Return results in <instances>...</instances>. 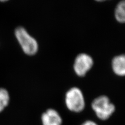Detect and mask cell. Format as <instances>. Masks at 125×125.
I'll use <instances>...</instances> for the list:
<instances>
[{
	"mask_svg": "<svg viewBox=\"0 0 125 125\" xmlns=\"http://www.w3.org/2000/svg\"><path fill=\"white\" fill-rule=\"evenodd\" d=\"M91 108L97 118L101 121L108 120L116 111L115 104L105 95H100L93 99Z\"/></svg>",
	"mask_w": 125,
	"mask_h": 125,
	"instance_id": "cell-1",
	"label": "cell"
},
{
	"mask_svg": "<svg viewBox=\"0 0 125 125\" xmlns=\"http://www.w3.org/2000/svg\"><path fill=\"white\" fill-rule=\"evenodd\" d=\"M80 125H99V124L95 122L94 120L88 119L84 121Z\"/></svg>",
	"mask_w": 125,
	"mask_h": 125,
	"instance_id": "cell-9",
	"label": "cell"
},
{
	"mask_svg": "<svg viewBox=\"0 0 125 125\" xmlns=\"http://www.w3.org/2000/svg\"><path fill=\"white\" fill-rule=\"evenodd\" d=\"M95 1H97V2H103L105 1H106V0H95Z\"/></svg>",
	"mask_w": 125,
	"mask_h": 125,
	"instance_id": "cell-11",
	"label": "cell"
},
{
	"mask_svg": "<svg viewBox=\"0 0 125 125\" xmlns=\"http://www.w3.org/2000/svg\"><path fill=\"white\" fill-rule=\"evenodd\" d=\"M9 1V0H0V2H5Z\"/></svg>",
	"mask_w": 125,
	"mask_h": 125,
	"instance_id": "cell-10",
	"label": "cell"
},
{
	"mask_svg": "<svg viewBox=\"0 0 125 125\" xmlns=\"http://www.w3.org/2000/svg\"><path fill=\"white\" fill-rule=\"evenodd\" d=\"M115 17L120 23H125V0L118 3L115 10Z\"/></svg>",
	"mask_w": 125,
	"mask_h": 125,
	"instance_id": "cell-7",
	"label": "cell"
},
{
	"mask_svg": "<svg viewBox=\"0 0 125 125\" xmlns=\"http://www.w3.org/2000/svg\"><path fill=\"white\" fill-rule=\"evenodd\" d=\"M14 34L22 51L25 54L33 56L38 52L39 45L37 41L31 36L24 27L21 26L17 27L15 30Z\"/></svg>",
	"mask_w": 125,
	"mask_h": 125,
	"instance_id": "cell-3",
	"label": "cell"
},
{
	"mask_svg": "<svg viewBox=\"0 0 125 125\" xmlns=\"http://www.w3.org/2000/svg\"><path fill=\"white\" fill-rule=\"evenodd\" d=\"M113 72L116 75L125 76V54H121L115 56L112 62Z\"/></svg>",
	"mask_w": 125,
	"mask_h": 125,
	"instance_id": "cell-6",
	"label": "cell"
},
{
	"mask_svg": "<svg viewBox=\"0 0 125 125\" xmlns=\"http://www.w3.org/2000/svg\"><path fill=\"white\" fill-rule=\"evenodd\" d=\"M64 103L66 108L73 113H80L85 108V99L81 90L78 87H72L66 91Z\"/></svg>",
	"mask_w": 125,
	"mask_h": 125,
	"instance_id": "cell-2",
	"label": "cell"
},
{
	"mask_svg": "<svg viewBox=\"0 0 125 125\" xmlns=\"http://www.w3.org/2000/svg\"><path fill=\"white\" fill-rule=\"evenodd\" d=\"M42 125H62V118L56 109L50 108L42 113L41 116Z\"/></svg>",
	"mask_w": 125,
	"mask_h": 125,
	"instance_id": "cell-5",
	"label": "cell"
},
{
	"mask_svg": "<svg viewBox=\"0 0 125 125\" xmlns=\"http://www.w3.org/2000/svg\"><path fill=\"white\" fill-rule=\"evenodd\" d=\"M93 65L92 58L88 54L82 53L76 57L74 62L73 69L76 75L79 77H83Z\"/></svg>",
	"mask_w": 125,
	"mask_h": 125,
	"instance_id": "cell-4",
	"label": "cell"
},
{
	"mask_svg": "<svg viewBox=\"0 0 125 125\" xmlns=\"http://www.w3.org/2000/svg\"><path fill=\"white\" fill-rule=\"evenodd\" d=\"M10 96L9 91L5 88H0V113L2 112L9 105Z\"/></svg>",
	"mask_w": 125,
	"mask_h": 125,
	"instance_id": "cell-8",
	"label": "cell"
}]
</instances>
